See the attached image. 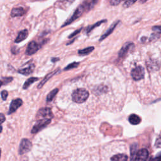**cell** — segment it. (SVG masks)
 <instances>
[{
  "label": "cell",
  "instance_id": "1",
  "mask_svg": "<svg viewBox=\"0 0 161 161\" xmlns=\"http://www.w3.org/2000/svg\"><path fill=\"white\" fill-rule=\"evenodd\" d=\"M97 1H84L82 4H80L79 7L77 8V9L75 10L74 13H73L72 16L68 19L62 26V27L68 25H69L70 23H71L72 22H73L74 21H75L76 19H77L78 18H79L82 13L85 11H88L89 9H90L91 8H92L94 6V4L96 3Z\"/></svg>",
  "mask_w": 161,
  "mask_h": 161
},
{
  "label": "cell",
  "instance_id": "2",
  "mask_svg": "<svg viewBox=\"0 0 161 161\" xmlns=\"http://www.w3.org/2000/svg\"><path fill=\"white\" fill-rule=\"evenodd\" d=\"M89 97L88 91L83 88H79L74 91L72 94V100L77 103H82Z\"/></svg>",
  "mask_w": 161,
  "mask_h": 161
},
{
  "label": "cell",
  "instance_id": "3",
  "mask_svg": "<svg viewBox=\"0 0 161 161\" xmlns=\"http://www.w3.org/2000/svg\"><path fill=\"white\" fill-rule=\"evenodd\" d=\"M51 119H42L37 120L36 123L33 125L31 133L32 134H35L45 128L48 124L51 123Z\"/></svg>",
  "mask_w": 161,
  "mask_h": 161
},
{
  "label": "cell",
  "instance_id": "4",
  "mask_svg": "<svg viewBox=\"0 0 161 161\" xmlns=\"http://www.w3.org/2000/svg\"><path fill=\"white\" fill-rule=\"evenodd\" d=\"M35 69V65L32 62V60H30L18 70V72L24 75H28L33 72Z\"/></svg>",
  "mask_w": 161,
  "mask_h": 161
},
{
  "label": "cell",
  "instance_id": "5",
  "mask_svg": "<svg viewBox=\"0 0 161 161\" xmlns=\"http://www.w3.org/2000/svg\"><path fill=\"white\" fill-rule=\"evenodd\" d=\"M32 148V143L28 138H23L19 143L18 153L19 155H23L31 150Z\"/></svg>",
  "mask_w": 161,
  "mask_h": 161
},
{
  "label": "cell",
  "instance_id": "6",
  "mask_svg": "<svg viewBox=\"0 0 161 161\" xmlns=\"http://www.w3.org/2000/svg\"><path fill=\"white\" fill-rule=\"evenodd\" d=\"M44 44L43 43L40 42H37L35 40H33L30 42L26 47L25 53L27 55H32L35 54L37 51L41 48L42 45Z\"/></svg>",
  "mask_w": 161,
  "mask_h": 161
},
{
  "label": "cell",
  "instance_id": "7",
  "mask_svg": "<svg viewBox=\"0 0 161 161\" xmlns=\"http://www.w3.org/2000/svg\"><path fill=\"white\" fill-rule=\"evenodd\" d=\"M53 114L50 108L44 107L38 109L36 118L39 119H51L53 118Z\"/></svg>",
  "mask_w": 161,
  "mask_h": 161
},
{
  "label": "cell",
  "instance_id": "8",
  "mask_svg": "<svg viewBox=\"0 0 161 161\" xmlns=\"http://www.w3.org/2000/svg\"><path fill=\"white\" fill-rule=\"evenodd\" d=\"M145 74L144 69L142 66H136L131 72V75L135 80H139L143 78Z\"/></svg>",
  "mask_w": 161,
  "mask_h": 161
},
{
  "label": "cell",
  "instance_id": "9",
  "mask_svg": "<svg viewBox=\"0 0 161 161\" xmlns=\"http://www.w3.org/2000/svg\"><path fill=\"white\" fill-rule=\"evenodd\" d=\"M23 103V101L21 98H16L13 99L9 104L8 114H11L14 113L20 106H22Z\"/></svg>",
  "mask_w": 161,
  "mask_h": 161
},
{
  "label": "cell",
  "instance_id": "10",
  "mask_svg": "<svg viewBox=\"0 0 161 161\" xmlns=\"http://www.w3.org/2000/svg\"><path fill=\"white\" fill-rule=\"evenodd\" d=\"M148 155V151L146 148H142L138 150L132 161H146Z\"/></svg>",
  "mask_w": 161,
  "mask_h": 161
},
{
  "label": "cell",
  "instance_id": "11",
  "mask_svg": "<svg viewBox=\"0 0 161 161\" xmlns=\"http://www.w3.org/2000/svg\"><path fill=\"white\" fill-rule=\"evenodd\" d=\"M26 13L25 9L23 7L19 6V7H15L13 8L11 11V16L14 17H18V16H22Z\"/></svg>",
  "mask_w": 161,
  "mask_h": 161
},
{
  "label": "cell",
  "instance_id": "12",
  "mask_svg": "<svg viewBox=\"0 0 161 161\" xmlns=\"http://www.w3.org/2000/svg\"><path fill=\"white\" fill-rule=\"evenodd\" d=\"M147 67L150 71H155L159 69L160 64L157 60H149L147 62Z\"/></svg>",
  "mask_w": 161,
  "mask_h": 161
},
{
  "label": "cell",
  "instance_id": "13",
  "mask_svg": "<svg viewBox=\"0 0 161 161\" xmlns=\"http://www.w3.org/2000/svg\"><path fill=\"white\" fill-rule=\"evenodd\" d=\"M28 30L24 29V30L20 31L18 33L16 38L14 40V43H20V42H23L24 40H25L28 37Z\"/></svg>",
  "mask_w": 161,
  "mask_h": 161
},
{
  "label": "cell",
  "instance_id": "14",
  "mask_svg": "<svg viewBox=\"0 0 161 161\" xmlns=\"http://www.w3.org/2000/svg\"><path fill=\"white\" fill-rule=\"evenodd\" d=\"M58 71H59V69H57L53 70V72H50L49 74H47V75H45V77L41 80V82L38 84V86H37V88H38V89H41V88L44 86V84H45L52 77H53L55 74H56Z\"/></svg>",
  "mask_w": 161,
  "mask_h": 161
},
{
  "label": "cell",
  "instance_id": "15",
  "mask_svg": "<svg viewBox=\"0 0 161 161\" xmlns=\"http://www.w3.org/2000/svg\"><path fill=\"white\" fill-rule=\"evenodd\" d=\"M133 45V44L131 42H127L125 44L123 45L122 48L119 52V57H123L126 55V53L128 52V50L130 49V48Z\"/></svg>",
  "mask_w": 161,
  "mask_h": 161
},
{
  "label": "cell",
  "instance_id": "16",
  "mask_svg": "<svg viewBox=\"0 0 161 161\" xmlns=\"http://www.w3.org/2000/svg\"><path fill=\"white\" fill-rule=\"evenodd\" d=\"M119 21H115L113 24L111 25V26L109 27V28L101 36V38H100V41H102L103 39H104L106 37H107L108 35H109L114 30V29L115 28V27L116 26V25H118V23H119Z\"/></svg>",
  "mask_w": 161,
  "mask_h": 161
},
{
  "label": "cell",
  "instance_id": "17",
  "mask_svg": "<svg viewBox=\"0 0 161 161\" xmlns=\"http://www.w3.org/2000/svg\"><path fill=\"white\" fill-rule=\"evenodd\" d=\"M38 80V77H31L28 78L23 84V89H27L32 84Z\"/></svg>",
  "mask_w": 161,
  "mask_h": 161
},
{
  "label": "cell",
  "instance_id": "18",
  "mask_svg": "<svg viewBox=\"0 0 161 161\" xmlns=\"http://www.w3.org/2000/svg\"><path fill=\"white\" fill-rule=\"evenodd\" d=\"M127 160H128V156L123 153L114 155L111 158V161H127Z\"/></svg>",
  "mask_w": 161,
  "mask_h": 161
},
{
  "label": "cell",
  "instance_id": "19",
  "mask_svg": "<svg viewBox=\"0 0 161 161\" xmlns=\"http://www.w3.org/2000/svg\"><path fill=\"white\" fill-rule=\"evenodd\" d=\"M129 122L133 125H136L141 122V118L135 114H131L128 118Z\"/></svg>",
  "mask_w": 161,
  "mask_h": 161
},
{
  "label": "cell",
  "instance_id": "20",
  "mask_svg": "<svg viewBox=\"0 0 161 161\" xmlns=\"http://www.w3.org/2000/svg\"><path fill=\"white\" fill-rule=\"evenodd\" d=\"M138 150V146L137 143H133L130 147V161H132L135 155Z\"/></svg>",
  "mask_w": 161,
  "mask_h": 161
},
{
  "label": "cell",
  "instance_id": "21",
  "mask_svg": "<svg viewBox=\"0 0 161 161\" xmlns=\"http://www.w3.org/2000/svg\"><path fill=\"white\" fill-rule=\"evenodd\" d=\"M58 89L57 88H55L53 89L52 91H50L47 96V98H46L47 102H51L53 100V99L55 97L56 94L58 93Z\"/></svg>",
  "mask_w": 161,
  "mask_h": 161
},
{
  "label": "cell",
  "instance_id": "22",
  "mask_svg": "<svg viewBox=\"0 0 161 161\" xmlns=\"http://www.w3.org/2000/svg\"><path fill=\"white\" fill-rule=\"evenodd\" d=\"M94 49V47H87V48H84V49H82V50H79L78 53H79V54H80V55H87V54L90 53L91 52H92Z\"/></svg>",
  "mask_w": 161,
  "mask_h": 161
},
{
  "label": "cell",
  "instance_id": "23",
  "mask_svg": "<svg viewBox=\"0 0 161 161\" xmlns=\"http://www.w3.org/2000/svg\"><path fill=\"white\" fill-rule=\"evenodd\" d=\"M106 19H104V20H101V21H99V22H97L96 23L94 24L93 25L89 26V27L87 28V33L90 32L91 30H92V29H94V28H96V27L99 26V25H101V23H104V22H106Z\"/></svg>",
  "mask_w": 161,
  "mask_h": 161
},
{
  "label": "cell",
  "instance_id": "24",
  "mask_svg": "<svg viewBox=\"0 0 161 161\" xmlns=\"http://www.w3.org/2000/svg\"><path fill=\"white\" fill-rule=\"evenodd\" d=\"M79 64V62H72V63L69 64L66 67H65V68H64V70H67L72 69H73V68H75V67H77L78 66Z\"/></svg>",
  "mask_w": 161,
  "mask_h": 161
},
{
  "label": "cell",
  "instance_id": "25",
  "mask_svg": "<svg viewBox=\"0 0 161 161\" xmlns=\"http://www.w3.org/2000/svg\"><path fill=\"white\" fill-rule=\"evenodd\" d=\"M13 79V77H3L2 78V81H3V85H6V84H8V83L11 82Z\"/></svg>",
  "mask_w": 161,
  "mask_h": 161
},
{
  "label": "cell",
  "instance_id": "26",
  "mask_svg": "<svg viewBox=\"0 0 161 161\" xmlns=\"http://www.w3.org/2000/svg\"><path fill=\"white\" fill-rule=\"evenodd\" d=\"M1 96L3 101H6L8 96V92L6 90H3L1 92Z\"/></svg>",
  "mask_w": 161,
  "mask_h": 161
},
{
  "label": "cell",
  "instance_id": "27",
  "mask_svg": "<svg viewBox=\"0 0 161 161\" xmlns=\"http://www.w3.org/2000/svg\"><path fill=\"white\" fill-rule=\"evenodd\" d=\"M155 146L157 148H161V135H160L156 140Z\"/></svg>",
  "mask_w": 161,
  "mask_h": 161
},
{
  "label": "cell",
  "instance_id": "28",
  "mask_svg": "<svg viewBox=\"0 0 161 161\" xmlns=\"http://www.w3.org/2000/svg\"><path fill=\"white\" fill-rule=\"evenodd\" d=\"M136 1H126L123 4V6L125 8H128L130 7V6H131L133 4H134Z\"/></svg>",
  "mask_w": 161,
  "mask_h": 161
},
{
  "label": "cell",
  "instance_id": "29",
  "mask_svg": "<svg viewBox=\"0 0 161 161\" xmlns=\"http://www.w3.org/2000/svg\"><path fill=\"white\" fill-rule=\"evenodd\" d=\"M6 120V117L3 113H0V125L3 123Z\"/></svg>",
  "mask_w": 161,
  "mask_h": 161
},
{
  "label": "cell",
  "instance_id": "30",
  "mask_svg": "<svg viewBox=\"0 0 161 161\" xmlns=\"http://www.w3.org/2000/svg\"><path fill=\"white\" fill-rule=\"evenodd\" d=\"M80 30H81V28H80V29H79V30H75L74 32H73L72 33H71V34L70 35V36H69V38H72V37H73V36H74L77 35V34H78V33L80 31Z\"/></svg>",
  "mask_w": 161,
  "mask_h": 161
},
{
  "label": "cell",
  "instance_id": "31",
  "mask_svg": "<svg viewBox=\"0 0 161 161\" xmlns=\"http://www.w3.org/2000/svg\"><path fill=\"white\" fill-rule=\"evenodd\" d=\"M153 30L157 32L161 33V26H154L153 28Z\"/></svg>",
  "mask_w": 161,
  "mask_h": 161
},
{
  "label": "cell",
  "instance_id": "32",
  "mask_svg": "<svg viewBox=\"0 0 161 161\" xmlns=\"http://www.w3.org/2000/svg\"><path fill=\"white\" fill-rule=\"evenodd\" d=\"M121 2V1H115V0H114V1H110V3L113 6H116V5H118V4H119Z\"/></svg>",
  "mask_w": 161,
  "mask_h": 161
},
{
  "label": "cell",
  "instance_id": "33",
  "mask_svg": "<svg viewBox=\"0 0 161 161\" xmlns=\"http://www.w3.org/2000/svg\"><path fill=\"white\" fill-rule=\"evenodd\" d=\"M160 159H161V152H159V153H158V154L156 155V157H155V161H157V160H160Z\"/></svg>",
  "mask_w": 161,
  "mask_h": 161
},
{
  "label": "cell",
  "instance_id": "34",
  "mask_svg": "<svg viewBox=\"0 0 161 161\" xmlns=\"http://www.w3.org/2000/svg\"><path fill=\"white\" fill-rule=\"evenodd\" d=\"M58 60H59L58 58H52V62H53L58 61Z\"/></svg>",
  "mask_w": 161,
  "mask_h": 161
},
{
  "label": "cell",
  "instance_id": "35",
  "mask_svg": "<svg viewBox=\"0 0 161 161\" xmlns=\"http://www.w3.org/2000/svg\"><path fill=\"white\" fill-rule=\"evenodd\" d=\"M3 85V81L1 80H0V87Z\"/></svg>",
  "mask_w": 161,
  "mask_h": 161
},
{
  "label": "cell",
  "instance_id": "36",
  "mask_svg": "<svg viewBox=\"0 0 161 161\" xmlns=\"http://www.w3.org/2000/svg\"><path fill=\"white\" fill-rule=\"evenodd\" d=\"M2 130H3V127H2V126L0 125V133L2 132Z\"/></svg>",
  "mask_w": 161,
  "mask_h": 161
},
{
  "label": "cell",
  "instance_id": "37",
  "mask_svg": "<svg viewBox=\"0 0 161 161\" xmlns=\"http://www.w3.org/2000/svg\"><path fill=\"white\" fill-rule=\"evenodd\" d=\"M148 161H154V159H153L152 157H150Z\"/></svg>",
  "mask_w": 161,
  "mask_h": 161
},
{
  "label": "cell",
  "instance_id": "38",
  "mask_svg": "<svg viewBox=\"0 0 161 161\" xmlns=\"http://www.w3.org/2000/svg\"><path fill=\"white\" fill-rule=\"evenodd\" d=\"M1 149L0 148V157H1Z\"/></svg>",
  "mask_w": 161,
  "mask_h": 161
},
{
  "label": "cell",
  "instance_id": "39",
  "mask_svg": "<svg viewBox=\"0 0 161 161\" xmlns=\"http://www.w3.org/2000/svg\"><path fill=\"white\" fill-rule=\"evenodd\" d=\"M157 161H161V159H160V160H157Z\"/></svg>",
  "mask_w": 161,
  "mask_h": 161
}]
</instances>
